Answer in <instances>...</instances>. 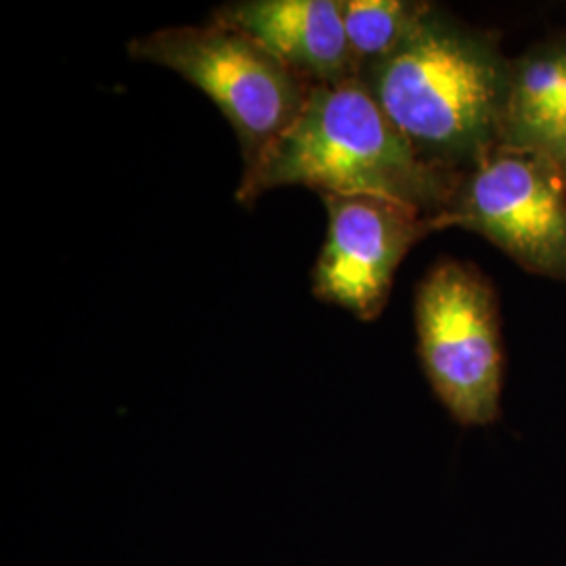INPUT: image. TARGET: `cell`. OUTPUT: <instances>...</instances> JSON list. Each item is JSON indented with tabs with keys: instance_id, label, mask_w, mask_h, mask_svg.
I'll return each instance as SVG.
<instances>
[{
	"instance_id": "3957f363",
	"label": "cell",
	"mask_w": 566,
	"mask_h": 566,
	"mask_svg": "<svg viewBox=\"0 0 566 566\" xmlns=\"http://www.w3.org/2000/svg\"><path fill=\"white\" fill-rule=\"evenodd\" d=\"M418 355L455 424L502 418L506 353L495 287L474 264L441 259L416 290Z\"/></svg>"
},
{
	"instance_id": "277c9868",
	"label": "cell",
	"mask_w": 566,
	"mask_h": 566,
	"mask_svg": "<svg viewBox=\"0 0 566 566\" xmlns=\"http://www.w3.org/2000/svg\"><path fill=\"white\" fill-rule=\"evenodd\" d=\"M128 53L177 72L212 99L240 139L245 168L296 122L313 91L261 42L214 20L151 32Z\"/></svg>"
},
{
	"instance_id": "7a4b0ae2",
	"label": "cell",
	"mask_w": 566,
	"mask_h": 566,
	"mask_svg": "<svg viewBox=\"0 0 566 566\" xmlns=\"http://www.w3.org/2000/svg\"><path fill=\"white\" fill-rule=\"evenodd\" d=\"M464 172L424 158L388 120L364 81L313 86L296 122L243 168L238 202L303 185L319 196H376L439 221Z\"/></svg>"
},
{
	"instance_id": "52a82bcc",
	"label": "cell",
	"mask_w": 566,
	"mask_h": 566,
	"mask_svg": "<svg viewBox=\"0 0 566 566\" xmlns=\"http://www.w3.org/2000/svg\"><path fill=\"white\" fill-rule=\"evenodd\" d=\"M212 20L261 42L311 86L357 78L340 0H243L224 4Z\"/></svg>"
},
{
	"instance_id": "5b68a950",
	"label": "cell",
	"mask_w": 566,
	"mask_h": 566,
	"mask_svg": "<svg viewBox=\"0 0 566 566\" xmlns=\"http://www.w3.org/2000/svg\"><path fill=\"white\" fill-rule=\"evenodd\" d=\"M483 235L533 275L566 282V177L539 151L493 147L465 170L437 229Z\"/></svg>"
},
{
	"instance_id": "6da1fadb",
	"label": "cell",
	"mask_w": 566,
	"mask_h": 566,
	"mask_svg": "<svg viewBox=\"0 0 566 566\" xmlns=\"http://www.w3.org/2000/svg\"><path fill=\"white\" fill-rule=\"evenodd\" d=\"M510 72L495 34L428 2L399 49L359 81L426 163L465 172L502 145Z\"/></svg>"
},
{
	"instance_id": "ba28073f",
	"label": "cell",
	"mask_w": 566,
	"mask_h": 566,
	"mask_svg": "<svg viewBox=\"0 0 566 566\" xmlns=\"http://www.w3.org/2000/svg\"><path fill=\"white\" fill-rule=\"evenodd\" d=\"M566 88V34L533 44L512 60L502 145L535 149Z\"/></svg>"
},
{
	"instance_id": "30bf717a",
	"label": "cell",
	"mask_w": 566,
	"mask_h": 566,
	"mask_svg": "<svg viewBox=\"0 0 566 566\" xmlns=\"http://www.w3.org/2000/svg\"><path fill=\"white\" fill-rule=\"evenodd\" d=\"M563 170H565V177H566V158H565V163H563Z\"/></svg>"
},
{
	"instance_id": "8992f818",
	"label": "cell",
	"mask_w": 566,
	"mask_h": 566,
	"mask_svg": "<svg viewBox=\"0 0 566 566\" xmlns=\"http://www.w3.org/2000/svg\"><path fill=\"white\" fill-rule=\"evenodd\" d=\"M324 248L313 269V294L361 322L382 315L407 252L439 231L422 212L376 196H322Z\"/></svg>"
},
{
	"instance_id": "9c48e42d",
	"label": "cell",
	"mask_w": 566,
	"mask_h": 566,
	"mask_svg": "<svg viewBox=\"0 0 566 566\" xmlns=\"http://www.w3.org/2000/svg\"><path fill=\"white\" fill-rule=\"evenodd\" d=\"M426 4L416 0H340L357 78L399 49L424 13Z\"/></svg>"
}]
</instances>
